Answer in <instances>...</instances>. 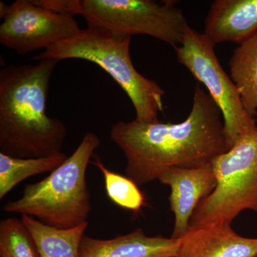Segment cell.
<instances>
[{"label": "cell", "instance_id": "7", "mask_svg": "<svg viewBox=\"0 0 257 257\" xmlns=\"http://www.w3.org/2000/svg\"><path fill=\"white\" fill-rule=\"evenodd\" d=\"M215 45L190 26L183 41L174 47L179 63L202 83L222 114L230 147L257 127L256 119L245 110L236 86L216 57Z\"/></svg>", "mask_w": 257, "mask_h": 257}, {"label": "cell", "instance_id": "4", "mask_svg": "<svg viewBox=\"0 0 257 257\" xmlns=\"http://www.w3.org/2000/svg\"><path fill=\"white\" fill-rule=\"evenodd\" d=\"M101 141L87 133L70 157L46 178L30 184L18 200L7 202L3 210L35 218L57 229L77 227L87 221L92 210L86 172Z\"/></svg>", "mask_w": 257, "mask_h": 257}, {"label": "cell", "instance_id": "5", "mask_svg": "<svg viewBox=\"0 0 257 257\" xmlns=\"http://www.w3.org/2000/svg\"><path fill=\"white\" fill-rule=\"evenodd\" d=\"M64 13L120 35H148L179 46L189 25L174 0H63Z\"/></svg>", "mask_w": 257, "mask_h": 257}, {"label": "cell", "instance_id": "10", "mask_svg": "<svg viewBox=\"0 0 257 257\" xmlns=\"http://www.w3.org/2000/svg\"><path fill=\"white\" fill-rule=\"evenodd\" d=\"M179 240L176 257H257V238L238 234L231 224L189 228Z\"/></svg>", "mask_w": 257, "mask_h": 257}, {"label": "cell", "instance_id": "15", "mask_svg": "<svg viewBox=\"0 0 257 257\" xmlns=\"http://www.w3.org/2000/svg\"><path fill=\"white\" fill-rule=\"evenodd\" d=\"M67 158L63 152L41 158H18L0 152V199L25 179L52 172Z\"/></svg>", "mask_w": 257, "mask_h": 257}, {"label": "cell", "instance_id": "1", "mask_svg": "<svg viewBox=\"0 0 257 257\" xmlns=\"http://www.w3.org/2000/svg\"><path fill=\"white\" fill-rule=\"evenodd\" d=\"M109 137L124 152L126 177L138 187L156 180L169 167L211 165L231 148L221 111L199 82L183 121H117Z\"/></svg>", "mask_w": 257, "mask_h": 257}, {"label": "cell", "instance_id": "11", "mask_svg": "<svg viewBox=\"0 0 257 257\" xmlns=\"http://www.w3.org/2000/svg\"><path fill=\"white\" fill-rule=\"evenodd\" d=\"M257 32V0H215L204 20L203 33L214 45H238Z\"/></svg>", "mask_w": 257, "mask_h": 257}, {"label": "cell", "instance_id": "2", "mask_svg": "<svg viewBox=\"0 0 257 257\" xmlns=\"http://www.w3.org/2000/svg\"><path fill=\"white\" fill-rule=\"evenodd\" d=\"M58 62L10 65L0 70V152L41 158L62 152L63 121L47 114L50 80Z\"/></svg>", "mask_w": 257, "mask_h": 257}, {"label": "cell", "instance_id": "9", "mask_svg": "<svg viewBox=\"0 0 257 257\" xmlns=\"http://www.w3.org/2000/svg\"><path fill=\"white\" fill-rule=\"evenodd\" d=\"M162 184L169 186L170 210L175 216V225L171 237L179 239L187 234L193 213L199 203L210 195L216 186L212 166L195 168L169 167L158 177Z\"/></svg>", "mask_w": 257, "mask_h": 257}, {"label": "cell", "instance_id": "14", "mask_svg": "<svg viewBox=\"0 0 257 257\" xmlns=\"http://www.w3.org/2000/svg\"><path fill=\"white\" fill-rule=\"evenodd\" d=\"M21 219L33 235L41 257H79L88 221L72 229H61L42 224L32 216L22 215Z\"/></svg>", "mask_w": 257, "mask_h": 257}, {"label": "cell", "instance_id": "6", "mask_svg": "<svg viewBox=\"0 0 257 257\" xmlns=\"http://www.w3.org/2000/svg\"><path fill=\"white\" fill-rule=\"evenodd\" d=\"M216 186L193 213L189 228L231 224L241 211L257 213V127L211 163Z\"/></svg>", "mask_w": 257, "mask_h": 257}, {"label": "cell", "instance_id": "13", "mask_svg": "<svg viewBox=\"0 0 257 257\" xmlns=\"http://www.w3.org/2000/svg\"><path fill=\"white\" fill-rule=\"evenodd\" d=\"M229 67L245 110L257 117V32L234 49Z\"/></svg>", "mask_w": 257, "mask_h": 257}, {"label": "cell", "instance_id": "12", "mask_svg": "<svg viewBox=\"0 0 257 257\" xmlns=\"http://www.w3.org/2000/svg\"><path fill=\"white\" fill-rule=\"evenodd\" d=\"M179 240L150 236L141 228L110 239L83 236L79 257H176Z\"/></svg>", "mask_w": 257, "mask_h": 257}, {"label": "cell", "instance_id": "8", "mask_svg": "<svg viewBox=\"0 0 257 257\" xmlns=\"http://www.w3.org/2000/svg\"><path fill=\"white\" fill-rule=\"evenodd\" d=\"M0 43L20 55L45 49L81 31L73 15L44 6L39 0L0 3Z\"/></svg>", "mask_w": 257, "mask_h": 257}, {"label": "cell", "instance_id": "3", "mask_svg": "<svg viewBox=\"0 0 257 257\" xmlns=\"http://www.w3.org/2000/svg\"><path fill=\"white\" fill-rule=\"evenodd\" d=\"M132 37L87 23L75 36L49 47L33 60H83L93 62L109 74L133 103L135 120L142 122L159 121L164 111L165 92L156 81L140 73L132 61Z\"/></svg>", "mask_w": 257, "mask_h": 257}, {"label": "cell", "instance_id": "17", "mask_svg": "<svg viewBox=\"0 0 257 257\" xmlns=\"http://www.w3.org/2000/svg\"><path fill=\"white\" fill-rule=\"evenodd\" d=\"M91 163L101 171L104 179L106 194L114 204L133 212H140L145 205V199L138 186L128 177L114 173L102 163L94 154Z\"/></svg>", "mask_w": 257, "mask_h": 257}, {"label": "cell", "instance_id": "16", "mask_svg": "<svg viewBox=\"0 0 257 257\" xmlns=\"http://www.w3.org/2000/svg\"><path fill=\"white\" fill-rule=\"evenodd\" d=\"M0 257H41L33 235L22 219L0 221Z\"/></svg>", "mask_w": 257, "mask_h": 257}]
</instances>
